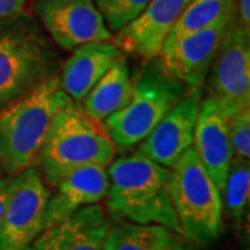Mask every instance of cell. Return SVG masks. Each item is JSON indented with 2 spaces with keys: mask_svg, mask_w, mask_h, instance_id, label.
<instances>
[{
  "mask_svg": "<svg viewBox=\"0 0 250 250\" xmlns=\"http://www.w3.org/2000/svg\"><path fill=\"white\" fill-rule=\"evenodd\" d=\"M108 213L114 220L159 224L181 235L170 196V170L141 152L117 159L107 170Z\"/></svg>",
  "mask_w": 250,
  "mask_h": 250,
  "instance_id": "obj_1",
  "label": "cell"
},
{
  "mask_svg": "<svg viewBox=\"0 0 250 250\" xmlns=\"http://www.w3.org/2000/svg\"><path fill=\"white\" fill-rule=\"evenodd\" d=\"M59 71V53L35 16L0 20V113Z\"/></svg>",
  "mask_w": 250,
  "mask_h": 250,
  "instance_id": "obj_2",
  "label": "cell"
},
{
  "mask_svg": "<svg viewBox=\"0 0 250 250\" xmlns=\"http://www.w3.org/2000/svg\"><path fill=\"white\" fill-rule=\"evenodd\" d=\"M70 102L56 75L0 113L1 175L35 166L54 117Z\"/></svg>",
  "mask_w": 250,
  "mask_h": 250,
  "instance_id": "obj_3",
  "label": "cell"
},
{
  "mask_svg": "<svg viewBox=\"0 0 250 250\" xmlns=\"http://www.w3.org/2000/svg\"><path fill=\"white\" fill-rule=\"evenodd\" d=\"M116 146L103 126L70 102L54 117L39 153L47 185L56 187L65 175L85 166H107Z\"/></svg>",
  "mask_w": 250,
  "mask_h": 250,
  "instance_id": "obj_4",
  "label": "cell"
},
{
  "mask_svg": "<svg viewBox=\"0 0 250 250\" xmlns=\"http://www.w3.org/2000/svg\"><path fill=\"white\" fill-rule=\"evenodd\" d=\"M170 196L181 235L199 246L215 242L223 229L221 190L189 147L170 170Z\"/></svg>",
  "mask_w": 250,
  "mask_h": 250,
  "instance_id": "obj_5",
  "label": "cell"
},
{
  "mask_svg": "<svg viewBox=\"0 0 250 250\" xmlns=\"http://www.w3.org/2000/svg\"><path fill=\"white\" fill-rule=\"evenodd\" d=\"M149 62L135 78L124 107L104 120L103 128L118 149L145 141L187 95V86L164 71L160 62Z\"/></svg>",
  "mask_w": 250,
  "mask_h": 250,
  "instance_id": "obj_6",
  "label": "cell"
},
{
  "mask_svg": "<svg viewBox=\"0 0 250 250\" xmlns=\"http://www.w3.org/2000/svg\"><path fill=\"white\" fill-rule=\"evenodd\" d=\"M249 38L235 11L213 62L210 93L228 118L250 104Z\"/></svg>",
  "mask_w": 250,
  "mask_h": 250,
  "instance_id": "obj_7",
  "label": "cell"
},
{
  "mask_svg": "<svg viewBox=\"0 0 250 250\" xmlns=\"http://www.w3.org/2000/svg\"><path fill=\"white\" fill-rule=\"evenodd\" d=\"M50 190L36 167L13 175L0 225V250H28L43 231Z\"/></svg>",
  "mask_w": 250,
  "mask_h": 250,
  "instance_id": "obj_8",
  "label": "cell"
},
{
  "mask_svg": "<svg viewBox=\"0 0 250 250\" xmlns=\"http://www.w3.org/2000/svg\"><path fill=\"white\" fill-rule=\"evenodd\" d=\"M32 11L62 50L113 38L93 0H34Z\"/></svg>",
  "mask_w": 250,
  "mask_h": 250,
  "instance_id": "obj_9",
  "label": "cell"
},
{
  "mask_svg": "<svg viewBox=\"0 0 250 250\" xmlns=\"http://www.w3.org/2000/svg\"><path fill=\"white\" fill-rule=\"evenodd\" d=\"M232 14L211 27L163 46L159 54L163 70L184 83L188 90L202 88Z\"/></svg>",
  "mask_w": 250,
  "mask_h": 250,
  "instance_id": "obj_10",
  "label": "cell"
},
{
  "mask_svg": "<svg viewBox=\"0 0 250 250\" xmlns=\"http://www.w3.org/2000/svg\"><path fill=\"white\" fill-rule=\"evenodd\" d=\"M202 96V88L188 90L187 95L141 142L138 152L163 167L171 168L175 161L192 147Z\"/></svg>",
  "mask_w": 250,
  "mask_h": 250,
  "instance_id": "obj_11",
  "label": "cell"
},
{
  "mask_svg": "<svg viewBox=\"0 0 250 250\" xmlns=\"http://www.w3.org/2000/svg\"><path fill=\"white\" fill-rule=\"evenodd\" d=\"M190 0H152L142 14L117 31L116 43L123 52L145 60L159 57L161 47Z\"/></svg>",
  "mask_w": 250,
  "mask_h": 250,
  "instance_id": "obj_12",
  "label": "cell"
},
{
  "mask_svg": "<svg viewBox=\"0 0 250 250\" xmlns=\"http://www.w3.org/2000/svg\"><path fill=\"white\" fill-rule=\"evenodd\" d=\"M192 145L199 160L223 193L233 150L229 139L228 117L211 96L200 104Z\"/></svg>",
  "mask_w": 250,
  "mask_h": 250,
  "instance_id": "obj_13",
  "label": "cell"
},
{
  "mask_svg": "<svg viewBox=\"0 0 250 250\" xmlns=\"http://www.w3.org/2000/svg\"><path fill=\"white\" fill-rule=\"evenodd\" d=\"M110 221L98 205L86 206L43 229L28 250H104Z\"/></svg>",
  "mask_w": 250,
  "mask_h": 250,
  "instance_id": "obj_14",
  "label": "cell"
},
{
  "mask_svg": "<svg viewBox=\"0 0 250 250\" xmlns=\"http://www.w3.org/2000/svg\"><path fill=\"white\" fill-rule=\"evenodd\" d=\"M108 175L106 166H85L77 168L56 185L46 207L43 229L59 224L86 206L106 199Z\"/></svg>",
  "mask_w": 250,
  "mask_h": 250,
  "instance_id": "obj_15",
  "label": "cell"
},
{
  "mask_svg": "<svg viewBox=\"0 0 250 250\" xmlns=\"http://www.w3.org/2000/svg\"><path fill=\"white\" fill-rule=\"evenodd\" d=\"M124 52L108 41L89 42L74 49L62 65L60 86L72 103L81 106L98 81L107 72Z\"/></svg>",
  "mask_w": 250,
  "mask_h": 250,
  "instance_id": "obj_16",
  "label": "cell"
},
{
  "mask_svg": "<svg viewBox=\"0 0 250 250\" xmlns=\"http://www.w3.org/2000/svg\"><path fill=\"white\" fill-rule=\"evenodd\" d=\"M132 83L134 80L126 59L121 56L92 88L81 107L95 121H104L124 107L131 95Z\"/></svg>",
  "mask_w": 250,
  "mask_h": 250,
  "instance_id": "obj_17",
  "label": "cell"
},
{
  "mask_svg": "<svg viewBox=\"0 0 250 250\" xmlns=\"http://www.w3.org/2000/svg\"><path fill=\"white\" fill-rule=\"evenodd\" d=\"M104 250H187L178 233L159 224L117 220L110 224Z\"/></svg>",
  "mask_w": 250,
  "mask_h": 250,
  "instance_id": "obj_18",
  "label": "cell"
},
{
  "mask_svg": "<svg viewBox=\"0 0 250 250\" xmlns=\"http://www.w3.org/2000/svg\"><path fill=\"white\" fill-rule=\"evenodd\" d=\"M235 10L233 0H190L163 46L211 27L224 18L229 17Z\"/></svg>",
  "mask_w": 250,
  "mask_h": 250,
  "instance_id": "obj_19",
  "label": "cell"
},
{
  "mask_svg": "<svg viewBox=\"0 0 250 250\" xmlns=\"http://www.w3.org/2000/svg\"><path fill=\"white\" fill-rule=\"evenodd\" d=\"M224 205L233 223H241L248 213L250 197L249 161L233 157L224 185Z\"/></svg>",
  "mask_w": 250,
  "mask_h": 250,
  "instance_id": "obj_20",
  "label": "cell"
},
{
  "mask_svg": "<svg viewBox=\"0 0 250 250\" xmlns=\"http://www.w3.org/2000/svg\"><path fill=\"white\" fill-rule=\"evenodd\" d=\"M100 11L106 25L111 31H120L121 28L132 22L152 0H93Z\"/></svg>",
  "mask_w": 250,
  "mask_h": 250,
  "instance_id": "obj_21",
  "label": "cell"
},
{
  "mask_svg": "<svg viewBox=\"0 0 250 250\" xmlns=\"http://www.w3.org/2000/svg\"><path fill=\"white\" fill-rule=\"evenodd\" d=\"M229 139L232 145L233 157L250 159V107L238 111L228 118Z\"/></svg>",
  "mask_w": 250,
  "mask_h": 250,
  "instance_id": "obj_22",
  "label": "cell"
},
{
  "mask_svg": "<svg viewBox=\"0 0 250 250\" xmlns=\"http://www.w3.org/2000/svg\"><path fill=\"white\" fill-rule=\"evenodd\" d=\"M25 4L27 0H0V20L24 13Z\"/></svg>",
  "mask_w": 250,
  "mask_h": 250,
  "instance_id": "obj_23",
  "label": "cell"
},
{
  "mask_svg": "<svg viewBox=\"0 0 250 250\" xmlns=\"http://www.w3.org/2000/svg\"><path fill=\"white\" fill-rule=\"evenodd\" d=\"M11 187H13V175H1L0 177V225H1Z\"/></svg>",
  "mask_w": 250,
  "mask_h": 250,
  "instance_id": "obj_24",
  "label": "cell"
},
{
  "mask_svg": "<svg viewBox=\"0 0 250 250\" xmlns=\"http://www.w3.org/2000/svg\"><path fill=\"white\" fill-rule=\"evenodd\" d=\"M238 20L243 28L250 32V0H238Z\"/></svg>",
  "mask_w": 250,
  "mask_h": 250,
  "instance_id": "obj_25",
  "label": "cell"
}]
</instances>
